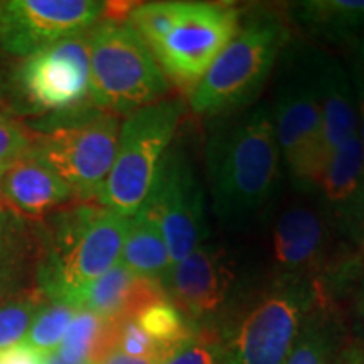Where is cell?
Segmentation results:
<instances>
[{"instance_id": "cell-1", "label": "cell", "mask_w": 364, "mask_h": 364, "mask_svg": "<svg viewBox=\"0 0 364 364\" xmlns=\"http://www.w3.org/2000/svg\"><path fill=\"white\" fill-rule=\"evenodd\" d=\"M280 150L267 105L228 117L206 144L213 211L230 226L247 223L270 199L279 179Z\"/></svg>"}, {"instance_id": "cell-2", "label": "cell", "mask_w": 364, "mask_h": 364, "mask_svg": "<svg viewBox=\"0 0 364 364\" xmlns=\"http://www.w3.org/2000/svg\"><path fill=\"white\" fill-rule=\"evenodd\" d=\"M39 226L38 290L61 300L120 262L130 218L88 201L59 209Z\"/></svg>"}, {"instance_id": "cell-3", "label": "cell", "mask_w": 364, "mask_h": 364, "mask_svg": "<svg viewBox=\"0 0 364 364\" xmlns=\"http://www.w3.org/2000/svg\"><path fill=\"white\" fill-rule=\"evenodd\" d=\"M33 135L29 156L49 167L76 199H98L115 161L120 118L88 103L26 124Z\"/></svg>"}, {"instance_id": "cell-4", "label": "cell", "mask_w": 364, "mask_h": 364, "mask_svg": "<svg viewBox=\"0 0 364 364\" xmlns=\"http://www.w3.org/2000/svg\"><path fill=\"white\" fill-rule=\"evenodd\" d=\"M90 103L112 115H130L161 102L169 81L127 21L103 19L88 31Z\"/></svg>"}, {"instance_id": "cell-5", "label": "cell", "mask_w": 364, "mask_h": 364, "mask_svg": "<svg viewBox=\"0 0 364 364\" xmlns=\"http://www.w3.org/2000/svg\"><path fill=\"white\" fill-rule=\"evenodd\" d=\"M182 115L184 103L177 98L161 100L127 115L115 161L97 199L100 206L127 218L142 208Z\"/></svg>"}, {"instance_id": "cell-6", "label": "cell", "mask_w": 364, "mask_h": 364, "mask_svg": "<svg viewBox=\"0 0 364 364\" xmlns=\"http://www.w3.org/2000/svg\"><path fill=\"white\" fill-rule=\"evenodd\" d=\"M287 38V27L273 17H258L240 27L189 93L194 113L228 115L257 98Z\"/></svg>"}, {"instance_id": "cell-7", "label": "cell", "mask_w": 364, "mask_h": 364, "mask_svg": "<svg viewBox=\"0 0 364 364\" xmlns=\"http://www.w3.org/2000/svg\"><path fill=\"white\" fill-rule=\"evenodd\" d=\"M277 88L273 127L294 188L314 193L322 161V113L312 54L290 59Z\"/></svg>"}, {"instance_id": "cell-8", "label": "cell", "mask_w": 364, "mask_h": 364, "mask_svg": "<svg viewBox=\"0 0 364 364\" xmlns=\"http://www.w3.org/2000/svg\"><path fill=\"white\" fill-rule=\"evenodd\" d=\"M312 304L306 280L282 277L236 322L221 364H285Z\"/></svg>"}, {"instance_id": "cell-9", "label": "cell", "mask_w": 364, "mask_h": 364, "mask_svg": "<svg viewBox=\"0 0 364 364\" xmlns=\"http://www.w3.org/2000/svg\"><path fill=\"white\" fill-rule=\"evenodd\" d=\"M240 27V11L231 4L177 0L171 27L150 53L167 81L189 95Z\"/></svg>"}, {"instance_id": "cell-10", "label": "cell", "mask_w": 364, "mask_h": 364, "mask_svg": "<svg viewBox=\"0 0 364 364\" xmlns=\"http://www.w3.org/2000/svg\"><path fill=\"white\" fill-rule=\"evenodd\" d=\"M142 209L161 228L172 267L204 243L203 186L188 156L177 145L167 150Z\"/></svg>"}, {"instance_id": "cell-11", "label": "cell", "mask_w": 364, "mask_h": 364, "mask_svg": "<svg viewBox=\"0 0 364 364\" xmlns=\"http://www.w3.org/2000/svg\"><path fill=\"white\" fill-rule=\"evenodd\" d=\"M16 85L31 110L53 115L90 103L88 33L73 36L24 58Z\"/></svg>"}, {"instance_id": "cell-12", "label": "cell", "mask_w": 364, "mask_h": 364, "mask_svg": "<svg viewBox=\"0 0 364 364\" xmlns=\"http://www.w3.org/2000/svg\"><path fill=\"white\" fill-rule=\"evenodd\" d=\"M100 0H2L0 49L29 58L59 41L88 33L105 17Z\"/></svg>"}, {"instance_id": "cell-13", "label": "cell", "mask_w": 364, "mask_h": 364, "mask_svg": "<svg viewBox=\"0 0 364 364\" xmlns=\"http://www.w3.org/2000/svg\"><path fill=\"white\" fill-rule=\"evenodd\" d=\"M314 193L332 230L364 241V150L359 134L327 161Z\"/></svg>"}, {"instance_id": "cell-14", "label": "cell", "mask_w": 364, "mask_h": 364, "mask_svg": "<svg viewBox=\"0 0 364 364\" xmlns=\"http://www.w3.org/2000/svg\"><path fill=\"white\" fill-rule=\"evenodd\" d=\"M331 225L318 206L297 203L285 208L272 231V263L282 277L304 279L326 267Z\"/></svg>"}, {"instance_id": "cell-15", "label": "cell", "mask_w": 364, "mask_h": 364, "mask_svg": "<svg viewBox=\"0 0 364 364\" xmlns=\"http://www.w3.org/2000/svg\"><path fill=\"white\" fill-rule=\"evenodd\" d=\"M233 279V262L226 250L201 243L172 267L164 290H169L172 302L182 312L201 318L215 314L226 302Z\"/></svg>"}, {"instance_id": "cell-16", "label": "cell", "mask_w": 364, "mask_h": 364, "mask_svg": "<svg viewBox=\"0 0 364 364\" xmlns=\"http://www.w3.org/2000/svg\"><path fill=\"white\" fill-rule=\"evenodd\" d=\"M75 199L65 182L31 156L9 164L0 179V203L29 221H44Z\"/></svg>"}, {"instance_id": "cell-17", "label": "cell", "mask_w": 364, "mask_h": 364, "mask_svg": "<svg viewBox=\"0 0 364 364\" xmlns=\"http://www.w3.org/2000/svg\"><path fill=\"white\" fill-rule=\"evenodd\" d=\"M161 297H166L161 284L140 279L118 262L97 280L73 290L61 302L76 311H88L110 321H122L134 317L140 309Z\"/></svg>"}, {"instance_id": "cell-18", "label": "cell", "mask_w": 364, "mask_h": 364, "mask_svg": "<svg viewBox=\"0 0 364 364\" xmlns=\"http://www.w3.org/2000/svg\"><path fill=\"white\" fill-rule=\"evenodd\" d=\"M322 113V161L324 167L336 150L358 134V105L351 75L329 54L312 51Z\"/></svg>"}, {"instance_id": "cell-19", "label": "cell", "mask_w": 364, "mask_h": 364, "mask_svg": "<svg viewBox=\"0 0 364 364\" xmlns=\"http://www.w3.org/2000/svg\"><path fill=\"white\" fill-rule=\"evenodd\" d=\"M39 263V223L0 203V304L38 289Z\"/></svg>"}, {"instance_id": "cell-20", "label": "cell", "mask_w": 364, "mask_h": 364, "mask_svg": "<svg viewBox=\"0 0 364 364\" xmlns=\"http://www.w3.org/2000/svg\"><path fill=\"white\" fill-rule=\"evenodd\" d=\"M120 263L140 279L164 287L171 273V257L162 231L152 216L140 208L130 218Z\"/></svg>"}, {"instance_id": "cell-21", "label": "cell", "mask_w": 364, "mask_h": 364, "mask_svg": "<svg viewBox=\"0 0 364 364\" xmlns=\"http://www.w3.org/2000/svg\"><path fill=\"white\" fill-rule=\"evenodd\" d=\"M115 324L117 321L105 318L98 314L78 311L54 353L71 364H97L113 351Z\"/></svg>"}, {"instance_id": "cell-22", "label": "cell", "mask_w": 364, "mask_h": 364, "mask_svg": "<svg viewBox=\"0 0 364 364\" xmlns=\"http://www.w3.org/2000/svg\"><path fill=\"white\" fill-rule=\"evenodd\" d=\"M297 19L314 34L344 41L364 27V0H314L297 6Z\"/></svg>"}, {"instance_id": "cell-23", "label": "cell", "mask_w": 364, "mask_h": 364, "mask_svg": "<svg viewBox=\"0 0 364 364\" xmlns=\"http://www.w3.org/2000/svg\"><path fill=\"white\" fill-rule=\"evenodd\" d=\"M134 318L136 324L166 351L194 336L184 312L166 297L154 300L149 306L140 309Z\"/></svg>"}, {"instance_id": "cell-24", "label": "cell", "mask_w": 364, "mask_h": 364, "mask_svg": "<svg viewBox=\"0 0 364 364\" xmlns=\"http://www.w3.org/2000/svg\"><path fill=\"white\" fill-rule=\"evenodd\" d=\"M336 358V332L331 321L309 312L285 364H334Z\"/></svg>"}, {"instance_id": "cell-25", "label": "cell", "mask_w": 364, "mask_h": 364, "mask_svg": "<svg viewBox=\"0 0 364 364\" xmlns=\"http://www.w3.org/2000/svg\"><path fill=\"white\" fill-rule=\"evenodd\" d=\"M76 312V309L61 300H46L36 314L22 344L39 354L54 353L65 338Z\"/></svg>"}, {"instance_id": "cell-26", "label": "cell", "mask_w": 364, "mask_h": 364, "mask_svg": "<svg viewBox=\"0 0 364 364\" xmlns=\"http://www.w3.org/2000/svg\"><path fill=\"white\" fill-rule=\"evenodd\" d=\"M38 289L0 304V351L22 343L36 314L46 302Z\"/></svg>"}, {"instance_id": "cell-27", "label": "cell", "mask_w": 364, "mask_h": 364, "mask_svg": "<svg viewBox=\"0 0 364 364\" xmlns=\"http://www.w3.org/2000/svg\"><path fill=\"white\" fill-rule=\"evenodd\" d=\"M115 351L125 353L135 358H157L162 359L167 351L136 324L134 317L122 318L115 324Z\"/></svg>"}, {"instance_id": "cell-28", "label": "cell", "mask_w": 364, "mask_h": 364, "mask_svg": "<svg viewBox=\"0 0 364 364\" xmlns=\"http://www.w3.org/2000/svg\"><path fill=\"white\" fill-rule=\"evenodd\" d=\"M33 135L16 117L0 112V162L11 164L31 154Z\"/></svg>"}, {"instance_id": "cell-29", "label": "cell", "mask_w": 364, "mask_h": 364, "mask_svg": "<svg viewBox=\"0 0 364 364\" xmlns=\"http://www.w3.org/2000/svg\"><path fill=\"white\" fill-rule=\"evenodd\" d=\"M159 364H221V348L203 336H191L164 354Z\"/></svg>"}, {"instance_id": "cell-30", "label": "cell", "mask_w": 364, "mask_h": 364, "mask_svg": "<svg viewBox=\"0 0 364 364\" xmlns=\"http://www.w3.org/2000/svg\"><path fill=\"white\" fill-rule=\"evenodd\" d=\"M0 361L2 364H43L39 353L22 343L6 349V351H0Z\"/></svg>"}, {"instance_id": "cell-31", "label": "cell", "mask_w": 364, "mask_h": 364, "mask_svg": "<svg viewBox=\"0 0 364 364\" xmlns=\"http://www.w3.org/2000/svg\"><path fill=\"white\" fill-rule=\"evenodd\" d=\"M353 86L354 93H356V105H358V134L361 140L364 150V68L359 65L353 66Z\"/></svg>"}, {"instance_id": "cell-32", "label": "cell", "mask_w": 364, "mask_h": 364, "mask_svg": "<svg viewBox=\"0 0 364 364\" xmlns=\"http://www.w3.org/2000/svg\"><path fill=\"white\" fill-rule=\"evenodd\" d=\"M161 359L157 358H135L120 351H110L107 356H103L97 364H159Z\"/></svg>"}, {"instance_id": "cell-33", "label": "cell", "mask_w": 364, "mask_h": 364, "mask_svg": "<svg viewBox=\"0 0 364 364\" xmlns=\"http://www.w3.org/2000/svg\"><path fill=\"white\" fill-rule=\"evenodd\" d=\"M334 364H364V351L359 348H348L338 354Z\"/></svg>"}, {"instance_id": "cell-34", "label": "cell", "mask_w": 364, "mask_h": 364, "mask_svg": "<svg viewBox=\"0 0 364 364\" xmlns=\"http://www.w3.org/2000/svg\"><path fill=\"white\" fill-rule=\"evenodd\" d=\"M41 363L43 364H71L66 363L65 359H61L56 353H48V354H39Z\"/></svg>"}, {"instance_id": "cell-35", "label": "cell", "mask_w": 364, "mask_h": 364, "mask_svg": "<svg viewBox=\"0 0 364 364\" xmlns=\"http://www.w3.org/2000/svg\"><path fill=\"white\" fill-rule=\"evenodd\" d=\"M7 166H9V164H4V162H0V179H2V176H4V172H6Z\"/></svg>"}, {"instance_id": "cell-36", "label": "cell", "mask_w": 364, "mask_h": 364, "mask_svg": "<svg viewBox=\"0 0 364 364\" xmlns=\"http://www.w3.org/2000/svg\"><path fill=\"white\" fill-rule=\"evenodd\" d=\"M361 56H363V61H364V27H363V39H361Z\"/></svg>"}, {"instance_id": "cell-37", "label": "cell", "mask_w": 364, "mask_h": 364, "mask_svg": "<svg viewBox=\"0 0 364 364\" xmlns=\"http://www.w3.org/2000/svg\"><path fill=\"white\" fill-rule=\"evenodd\" d=\"M363 327H364V307H363Z\"/></svg>"}, {"instance_id": "cell-38", "label": "cell", "mask_w": 364, "mask_h": 364, "mask_svg": "<svg viewBox=\"0 0 364 364\" xmlns=\"http://www.w3.org/2000/svg\"><path fill=\"white\" fill-rule=\"evenodd\" d=\"M0 364H2V361H0Z\"/></svg>"}, {"instance_id": "cell-39", "label": "cell", "mask_w": 364, "mask_h": 364, "mask_svg": "<svg viewBox=\"0 0 364 364\" xmlns=\"http://www.w3.org/2000/svg\"><path fill=\"white\" fill-rule=\"evenodd\" d=\"M363 243H364V241H363Z\"/></svg>"}]
</instances>
